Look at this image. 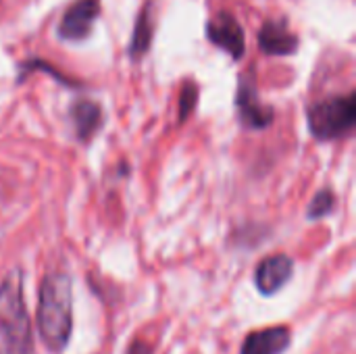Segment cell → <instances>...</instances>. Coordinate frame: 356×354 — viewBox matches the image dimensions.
I'll use <instances>...</instances> for the list:
<instances>
[{
    "mask_svg": "<svg viewBox=\"0 0 356 354\" xmlns=\"http://www.w3.org/2000/svg\"><path fill=\"white\" fill-rule=\"evenodd\" d=\"M71 280L67 273H50L38 292V332L52 353H63L71 338Z\"/></svg>",
    "mask_w": 356,
    "mask_h": 354,
    "instance_id": "1",
    "label": "cell"
},
{
    "mask_svg": "<svg viewBox=\"0 0 356 354\" xmlns=\"http://www.w3.org/2000/svg\"><path fill=\"white\" fill-rule=\"evenodd\" d=\"M33 336L25 309L23 275L13 271L0 284V354H31Z\"/></svg>",
    "mask_w": 356,
    "mask_h": 354,
    "instance_id": "2",
    "label": "cell"
},
{
    "mask_svg": "<svg viewBox=\"0 0 356 354\" xmlns=\"http://www.w3.org/2000/svg\"><path fill=\"white\" fill-rule=\"evenodd\" d=\"M309 129L317 140L330 142L353 131L356 121L355 94L332 96L315 102L307 111Z\"/></svg>",
    "mask_w": 356,
    "mask_h": 354,
    "instance_id": "3",
    "label": "cell"
},
{
    "mask_svg": "<svg viewBox=\"0 0 356 354\" xmlns=\"http://www.w3.org/2000/svg\"><path fill=\"white\" fill-rule=\"evenodd\" d=\"M207 38L215 46H219L221 50H225L234 61H240L244 56V52H246V33H244V27L227 10L217 13L207 23Z\"/></svg>",
    "mask_w": 356,
    "mask_h": 354,
    "instance_id": "4",
    "label": "cell"
},
{
    "mask_svg": "<svg viewBox=\"0 0 356 354\" xmlns=\"http://www.w3.org/2000/svg\"><path fill=\"white\" fill-rule=\"evenodd\" d=\"M236 106L240 121L250 129H265L273 123V108L261 102L257 83L250 75H244L238 83Z\"/></svg>",
    "mask_w": 356,
    "mask_h": 354,
    "instance_id": "5",
    "label": "cell"
},
{
    "mask_svg": "<svg viewBox=\"0 0 356 354\" xmlns=\"http://www.w3.org/2000/svg\"><path fill=\"white\" fill-rule=\"evenodd\" d=\"M100 15V0H75L58 23V38L67 42H81L90 35L94 21Z\"/></svg>",
    "mask_w": 356,
    "mask_h": 354,
    "instance_id": "6",
    "label": "cell"
},
{
    "mask_svg": "<svg viewBox=\"0 0 356 354\" xmlns=\"http://www.w3.org/2000/svg\"><path fill=\"white\" fill-rule=\"evenodd\" d=\"M292 273H294V263L290 257L286 255L267 257L257 265V271H254L257 290L263 296H273L290 282Z\"/></svg>",
    "mask_w": 356,
    "mask_h": 354,
    "instance_id": "7",
    "label": "cell"
},
{
    "mask_svg": "<svg viewBox=\"0 0 356 354\" xmlns=\"http://www.w3.org/2000/svg\"><path fill=\"white\" fill-rule=\"evenodd\" d=\"M298 35L288 27L286 19H269L259 33V46L265 54L288 56L298 50Z\"/></svg>",
    "mask_w": 356,
    "mask_h": 354,
    "instance_id": "8",
    "label": "cell"
},
{
    "mask_svg": "<svg viewBox=\"0 0 356 354\" xmlns=\"http://www.w3.org/2000/svg\"><path fill=\"white\" fill-rule=\"evenodd\" d=\"M290 332L282 325L259 330L244 340L242 354H282L290 346Z\"/></svg>",
    "mask_w": 356,
    "mask_h": 354,
    "instance_id": "9",
    "label": "cell"
},
{
    "mask_svg": "<svg viewBox=\"0 0 356 354\" xmlns=\"http://www.w3.org/2000/svg\"><path fill=\"white\" fill-rule=\"evenodd\" d=\"M71 119H73L77 138L81 142H90L102 125V111L92 100H77L71 106Z\"/></svg>",
    "mask_w": 356,
    "mask_h": 354,
    "instance_id": "10",
    "label": "cell"
},
{
    "mask_svg": "<svg viewBox=\"0 0 356 354\" xmlns=\"http://www.w3.org/2000/svg\"><path fill=\"white\" fill-rule=\"evenodd\" d=\"M150 42H152V21H150V10H148V6H144L142 13H140L138 19H136V29H134L131 44H129V56H131L134 61L142 58V56L148 52Z\"/></svg>",
    "mask_w": 356,
    "mask_h": 354,
    "instance_id": "11",
    "label": "cell"
},
{
    "mask_svg": "<svg viewBox=\"0 0 356 354\" xmlns=\"http://www.w3.org/2000/svg\"><path fill=\"white\" fill-rule=\"evenodd\" d=\"M334 207H336V196L330 188H323L315 194V198L311 200L309 204V211H307V217L317 221V219H325L327 215L334 213Z\"/></svg>",
    "mask_w": 356,
    "mask_h": 354,
    "instance_id": "12",
    "label": "cell"
},
{
    "mask_svg": "<svg viewBox=\"0 0 356 354\" xmlns=\"http://www.w3.org/2000/svg\"><path fill=\"white\" fill-rule=\"evenodd\" d=\"M196 102H198V86L194 81H186L179 96V123H184L194 113Z\"/></svg>",
    "mask_w": 356,
    "mask_h": 354,
    "instance_id": "13",
    "label": "cell"
},
{
    "mask_svg": "<svg viewBox=\"0 0 356 354\" xmlns=\"http://www.w3.org/2000/svg\"><path fill=\"white\" fill-rule=\"evenodd\" d=\"M33 67H35V69H40V67H44V63L35 58V61H31V63H27V65H25V71H29V69H33ZM44 69H48V67H44ZM50 73H52L58 81H63V83H69V86H71V81H69V79H65L58 71H50Z\"/></svg>",
    "mask_w": 356,
    "mask_h": 354,
    "instance_id": "14",
    "label": "cell"
},
{
    "mask_svg": "<svg viewBox=\"0 0 356 354\" xmlns=\"http://www.w3.org/2000/svg\"><path fill=\"white\" fill-rule=\"evenodd\" d=\"M127 354H152V351H150V346L148 344H144V342H134L131 344V348H129V353Z\"/></svg>",
    "mask_w": 356,
    "mask_h": 354,
    "instance_id": "15",
    "label": "cell"
}]
</instances>
